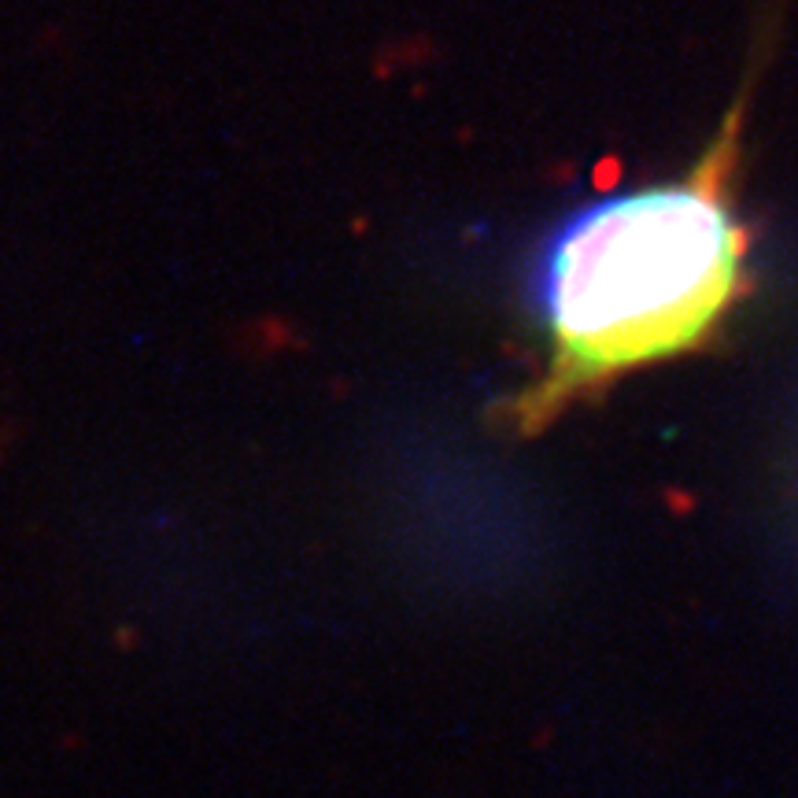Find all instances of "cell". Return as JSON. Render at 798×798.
Instances as JSON below:
<instances>
[{
	"label": "cell",
	"mask_w": 798,
	"mask_h": 798,
	"mask_svg": "<svg viewBox=\"0 0 798 798\" xmlns=\"http://www.w3.org/2000/svg\"><path fill=\"white\" fill-rule=\"evenodd\" d=\"M743 108L747 97L680 182L595 200L551 233L532 281L551 344L544 374L507 403L518 433L636 366L702 348L739 300L747 230L728 185Z\"/></svg>",
	"instance_id": "1"
}]
</instances>
